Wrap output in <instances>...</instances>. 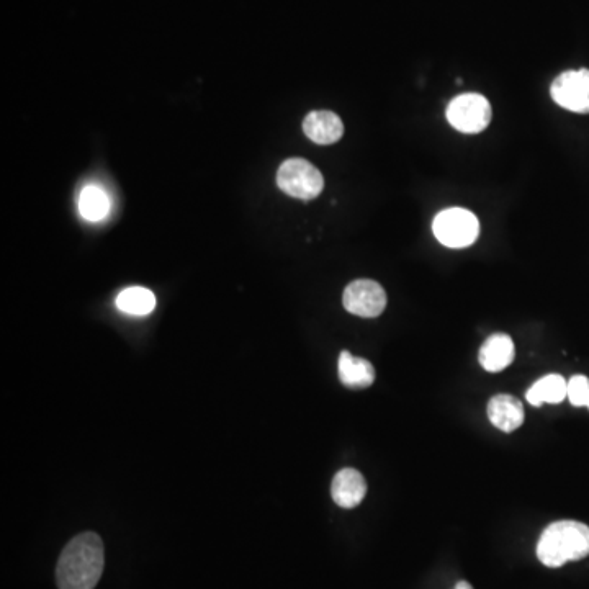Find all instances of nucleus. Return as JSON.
Instances as JSON below:
<instances>
[{
  "mask_svg": "<svg viewBox=\"0 0 589 589\" xmlns=\"http://www.w3.org/2000/svg\"><path fill=\"white\" fill-rule=\"evenodd\" d=\"M104 544L95 532H84L64 547L56 567L59 589H94L104 572Z\"/></svg>",
  "mask_w": 589,
  "mask_h": 589,
  "instance_id": "1",
  "label": "nucleus"
},
{
  "mask_svg": "<svg viewBox=\"0 0 589 589\" xmlns=\"http://www.w3.org/2000/svg\"><path fill=\"white\" fill-rule=\"evenodd\" d=\"M588 555L589 527L583 522H554L542 532L537 544V558L549 568H560Z\"/></svg>",
  "mask_w": 589,
  "mask_h": 589,
  "instance_id": "2",
  "label": "nucleus"
},
{
  "mask_svg": "<svg viewBox=\"0 0 589 589\" xmlns=\"http://www.w3.org/2000/svg\"><path fill=\"white\" fill-rule=\"evenodd\" d=\"M432 231L437 241L447 248H468L478 239L480 221L475 213L465 208H447L434 218Z\"/></svg>",
  "mask_w": 589,
  "mask_h": 589,
  "instance_id": "3",
  "label": "nucleus"
},
{
  "mask_svg": "<svg viewBox=\"0 0 589 589\" xmlns=\"http://www.w3.org/2000/svg\"><path fill=\"white\" fill-rule=\"evenodd\" d=\"M277 185L285 194L300 200H313L323 192L320 169L302 158L287 159L277 172Z\"/></svg>",
  "mask_w": 589,
  "mask_h": 589,
  "instance_id": "4",
  "label": "nucleus"
},
{
  "mask_svg": "<svg viewBox=\"0 0 589 589\" xmlns=\"http://www.w3.org/2000/svg\"><path fill=\"white\" fill-rule=\"evenodd\" d=\"M491 105L483 95L468 92V94L459 95L450 102L447 107V120L455 130L467 135H475L486 130L490 125Z\"/></svg>",
  "mask_w": 589,
  "mask_h": 589,
  "instance_id": "5",
  "label": "nucleus"
},
{
  "mask_svg": "<svg viewBox=\"0 0 589 589\" xmlns=\"http://www.w3.org/2000/svg\"><path fill=\"white\" fill-rule=\"evenodd\" d=\"M342 303L351 315L377 318L387 308V293L374 280L360 279L347 285Z\"/></svg>",
  "mask_w": 589,
  "mask_h": 589,
  "instance_id": "6",
  "label": "nucleus"
},
{
  "mask_svg": "<svg viewBox=\"0 0 589 589\" xmlns=\"http://www.w3.org/2000/svg\"><path fill=\"white\" fill-rule=\"evenodd\" d=\"M550 95L570 112L589 113V69L563 72L550 87Z\"/></svg>",
  "mask_w": 589,
  "mask_h": 589,
  "instance_id": "7",
  "label": "nucleus"
},
{
  "mask_svg": "<svg viewBox=\"0 0 589 589\" xmlns=\"http://www.w3.org/2000/svg\"><path fill=\"white\" fill-rule=\"evenodd\" d=\"M334 503L344 509L359 506L367 495V483L362 473L354 468H342L331 485Z\"/></svg>",
  "mask_w": 589,
  "mask_h": 589,
  "instance_id": "8",
  "label": "nucleus"
},
{
  "mask_svg": "<svg viewBox=\"0 0 589 589\" xmlns=\"http://www.w3.org/2000/svg\"><path fill=\"white\" fill-rule=\"evenodd\" d=\"M488 418L495 428L513 432L524 423V406L513 395H496L488 403Z\"/></svg>",
  "mask_w": 589,
  "mask_h": 589,
  "instance_id": "9",
  "label": "nucleus"
},
{
  "mask_svg": "<svg viewBox=\"0 0 589 589\" xmlns=\"http://www.w3.org/2000/svg\"><path fill=\"white\" fill-rule=\"evenodd\" d=\"M303 131L313 143L333 144L338 143L344 135V125L336 113L318 110L306 115Z\"/></svg>",
  "mask_w": 589,
  "mask_h": 589,
  "instance_id": "10",
  "label": "nucleus"
},
{
  "mask_svg": "<svg viewBox=\"0 0 589 589\" xmlns=\"http://www.w3.org/2000/svg\"><path fill=\"white\" fill-rule=\"evenodd\" d=\"M516 357L513 339L508 334H493L478 352V360L486 372H501L513 364Z\"/></svg>",
  "mask_w": 589,
  "mask_h": 589,
  "instance_id": "11",
  "label": "nucleus"
},
{
  "mask_svg": "<svg viewBox=\"0 0 589 589\" xmlns=\"http://www.w3.org/2000/svg\"><path fill=\"white\" fill-rule=\"evenodd\" d=\"M338 372L342 385L352 390H364L372 387L375 382L374 365L369 360L352 356L351 352H341Z\"/></svg>",
  "mask_w": 589,
  "mask_h": 589,
  "instance_id": "12",
  "label": "nucleus"
},
{
  "mask_svg": "<svg viewBox=\"0 0 589 589\" xmlns=\"http://www.w3.org/2000/svg\"><path fill=\"white\" fill-rule=\"evenodd\" d=\"M568 396V380L562 375L550 374L542 377L527 390L526 398L532 406H542L544 403L558 405Z\"/></svg>",
  "mask_w": 589,
  "mask_h": 589,
  "instance_id": "13",
  "label": "nucleus"
},
{
  "mask_svg": "<svg viewBox=\"0 0 589 589\" xmlns=\"http://www.w3.org/2000/svg\"><path fill=\"white\" fill-rule=\"evenodd\" d=\"M156 297L148 288H125L117 297V308L126 315L146 316L154 310Z\"/></svg>",
  "mask_w": 589,
  "mask_h": 589,
  "instance_id": "14",
  "label": "nucleus"
},
{
  "mask_svg": "<svg viewBox=\"0 0 589 589\" xmlns=\"http://www.w3.org/2000/svg\"><path fill=\"white\" fill-rule=\"evenodd\" d=\"M79 210L86 220H104L110 212V198L97 185H87L79 197Z\"/></svg>",
  "mask_w": 589,
  "mask_h": 589,
  "instance_id": "15",
  "label": "nucleus"
},
{
  "mask_svg": "<svg viewBox=\"0 0 589 589\" xmlns=\"http://www.w3.org/2000/svg\"><path fill=\"white\" fill-rule=\"evenodd\" d=\"M568 400L573 406H586L589 410V378L575 375L568 380Z\"/></svg>",
  "mask_w": 589,
  "mask_h": 589,
  "instance_id": "16",
  "label": "nucleus"
},
{
  "mask_svg": "<svg viewBox=\"0 0 589 589\" xmlns=\"http://www.w3.org/2000/svg\"><path fill=\"white\" fill-rule=\"evenodd\" d=\"M455 589H473L472 586L468 585L467 581H460L459 585L455 586Z\"/></svg>",
  "mask_w": 589,
  "mask_h": 589,
  "instance_id": "17",
  "label": "nucleus"
}]
</instances>
